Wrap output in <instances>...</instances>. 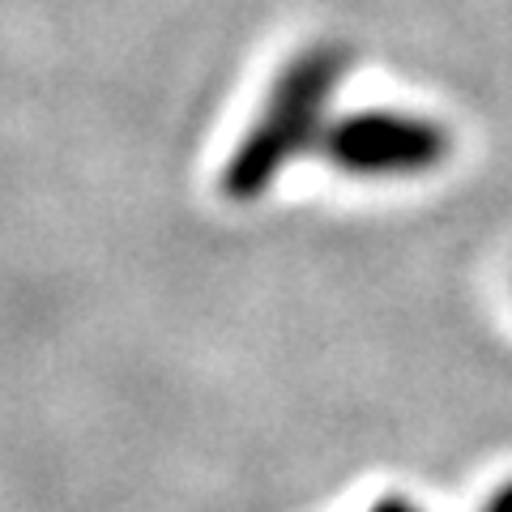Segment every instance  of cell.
Masks as SVG:
<instances>
[{
  "label": "cell",
  "mask_w": 512,
  "mask_h": 512,
  "mask_svg": "<svg viewBox=\"0 0 512 512\" xmlns=\"http://www.w3.org/2000/svg\"><path fill=\"white\" fill-rule=\"evenodd\" d=\"M487 512H512V483H504L500 491L487 500Z\"/></svg>",
  "instance_id": "4"
},
{
  "label": "cell",
  "mask_w": 512,
  "mask_h": 512,
  "mask_svg": "<svg viewBox=\"0 0 512 512\" xmlns=\"http://www.w3.org/2000/svg\"><path fill=\"white\" fill-rule=\"evenodd\" d=\"M346 69L350 56L338 43H316L286 64L261 116L248 124V133L239 137V146L222 167V197H231L235 205L261 201L299 154L320 146L329 128V99L342 86Z\"/></svg>",
  "instance_id": "1"
},
{
  "label": "cell",
  "mask_w": 512,
  "mask_h": 512,
  "mask_svg": "<svg viewBox=\"0 0 512 512\" xmlns=\"http://www.w3.org/2000/svg\"><path fill=\"white\" fill-rule=\"evenodd\" d=\"M367 512H423V508H419V504H410V500H402V495H389V500L372 504Z\"/></svg>",
  "instance_id": "3"
},
{
  "label": "cell",
  "mask_w": 512,
  "mask_h": 512,
  "mask_svg": "<svg viewBox=\"0 0 512 512\" xmlns=\"http://www.w3.org/2000/svg\"><path fill=\"white\" fill-rule=\"evenodd\" d=\"M316 150L355 180H410L436 171L453 154V137L436 120L410 111H355L329 120Z\"/></svg>",
  "instance_id": "2"
}]
</instances>
